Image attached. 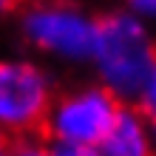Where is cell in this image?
Masks as SVG:
<instances>
[{"mask_svg":"<svg viewBox=\"0 0 156 156\" xmlns=\"http://www.w3.org/2000/svg\"><path fill=\"white\" fill-rule=\"evenodd\" d=\"M91 57L116 97H139L156 62V48L133 17L105 14L94 23Z\"/></svg>","mask_w":156,"mask_h":156,"instance_id":"cell-1","label":"cell"},{"mask_svg":"<svg viewBox=\"0 0 156 156\" xmlns=\"http://www.w3.org/2000/svg\"><path fill=\"white\" fill-rule=\"evenodd\" d=\"M119 97L111 88H91L80 94L62 97L57 105L51 102L48 119H45V136L51 151L57 153H94L99 151L102 139L108 136L111 125L116 122Z\"/></svg>","mask_w":156,"mask_h":156,"instance_id":"cell-2","label":"cell"},{"mask_svg":"<svg viewBox=\"0 0 156 156\" xmlns=\"http://www.w3.org/2000/svg\"><path fill=\"white\" fill-rule=\"evenodd\" d=\"M48 111V77L37 66L23 60L0 62V131L9 136V145L12 139H23V136H45Z\"/></svg>","mask_w":156,"mask_h":156,"instance_id":"cell-3","label":"cell"},{"mask_svg":"<svg viewBox=\"0 0 156 156\" xmlns=\"http://www.w3.org/2000/svg\"><path fill=\"white\" fill-rule=\"evenodd\" d=\"M23 31L37 48L85 60L94 51V20L62 0H37L23 14Z\"/></svg>","mask_w":156,"mask_h":156,"instance_id":"cell-4","label":"cell"},{"mask_svg":"<svg viewBox=\"0 0 156 156\" xmlns=\"http://www.w3.org/2000/svg\"><path fill=\"white\" fill-rule=\"evenodd\" d=\"M99 151L114 153V156H142V153H148L151 145H148V131H145L142 116L122 108L116 122L108 131V136L99 145Z\"/></svg>","mask_w":156,"mask_h":156,"instance_id":"cell-5","label":"cell"},{"mask_svg":"<svg viewBox=\"0 0 156 156\" xmlns=\"http://www.w3.org/2000/svg\"><path fill=\"white\" fill-rule=\"evenodd\" d=\"M139 97H142V111H145V116L151 119V125L156 131V62H153L148 80H145V88H142Z\"/></svg>","mask_w":156,"mask_h":156,"instance_id":"cell-6","label":"cell"},{"mask_svg":"<svg viewBox=\"0 0 156 156\" xmlns=\"http://www.w3.org/2000/svg\"><path fill=\"white\" fill-rule=\"evenodd\" d=\"M131 6L142 14H156V0H131Z\"/></svg>","mask_w":156,"mask_h":156,"instance_id":"cell-7","label":"cell"},{"mask_svg":"<svg viewBox=\"0 0 156 156\" xmlns=\"http://www.w3.org/2000/svg\"><path fill=\"white\" fill-rule=\"evenodd\" d=\"M20 0H0V12H9V9H14Z\"/></svg>","mask_w":156,"mask_h":156,"instance_id":"cell-8","label":"cell"},{"mask_svg":"<svg viewBox=\"0 0 156 156\" xmlns=\"http://www.w3.org/2000/svg\"><path fill=\"white\" fill-rule=\"evenodd\" d=\"M6 151H9V136L0 131V153H6Z\"/></svg>","mask_w":156,"mask_h":156,"instance_id":"cell-9","label":"cell"}]
</instances>
